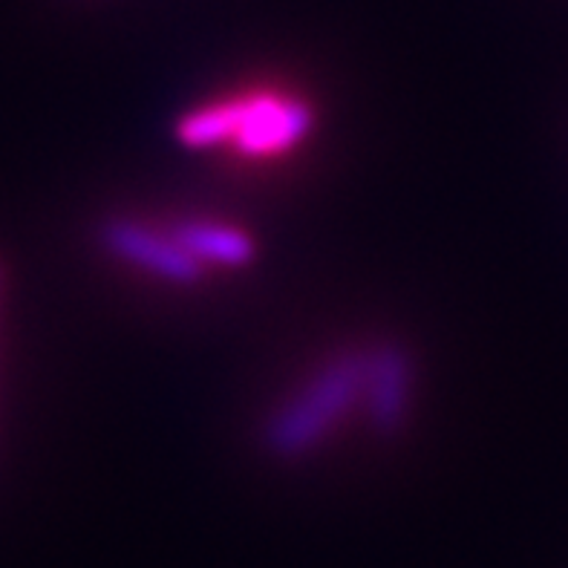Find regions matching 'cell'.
<instances>
[{
	"label": "cell",
	"mask_w": 568,
	"mask_h": 568,
	"mask_svg": "<svg viewBox=\"0 0 568 568\" xmlns=\"http://www.w3.org/2000/svg\"><path fill=\"white\" fill-rule=\"evenodd\" d=\"M367 355L344 353L329 361L295 398L274 410L263 427V445L274 459L297 462L312 454L353 404L364 398Z\"/></svg>",
	"instance_id": "1"
},
{
	"label": "cell",
	"mask_w": 568,
	"mask_h": 568,
	"mask_svg": "<svg viewBox=\"0 0 568 568\" xmlns=\"http://www.w3.org/2000/svg\"><path fill=\"white\" fill-rule=\"evenodd\" d=\"M101 245L128 266L144 268L173 286H194L202 277V263L185 252L180 240L156 234L133 220H108L99 231Z\"/></svg>",
	"instance_id": "2"
},
{
	"label": "cell",
	"mask_w": 568,
	"mask_h": 568,
	"mask_svg": "<svg viewBox=\"0 0 568 568\" xmlns=\"http://www.w3.org/2000/svg\"><path fill=\"white\" fill-rule=\"evenodd\" d=\"M413 396V361L398 344L375 346L364 367V402L369 425L382 436H396L407 422Z\"/></svg>",
	"instance_id": "3"
},
{
	"label": "cell",
	"mask_w": 568,
	"mask_h": 568,
	"mask_svg": "<svg viewBox=\"0 0 568 568\" xmlns=\"http://www.w3.org/2000/svg\"><path fill=\"white\" fill-rule=\"evenodd\" d=\"M312 128V113L306 104L277 99H254L240 104L237 142L252 156L281 153L301 142Z\"/></svg>",
	"instance_id": "4"
},
{
	"label": "cell",
	"mask_w": 568,
	"mask_h": 568,
	"mask_svg": "<svg viewBox=\"0 0 568 568\" xmlns=\"http://www.w3.org/2000/svg\"><path fill=\"white\" fill-rule=\"evenodd\" d=\"M173 237L180 240L191 257L211 266L240 268L254 260V240L240 229L220 223H205V220H185L173 229Z\"/></svg>",
	"instance_id": "5"
},
{
	"label": "cell",
	"mask_w": 568,
	"mask_h": 568,
	"mask_svg": "<svg viewBox=\"0 0 568 568\" xmlns=\"http://www.w3.org/2000/svg\"><path fill=\"white\" fill-rule=\"evenodd\" d=\"M240 128V104H231V108H211L200 110V113L185 115L180 124H176V139L187 148H211V144H220L225 139L237 136Z\"/></svg>",
	"instance_id": "6"
}]
</instances>
